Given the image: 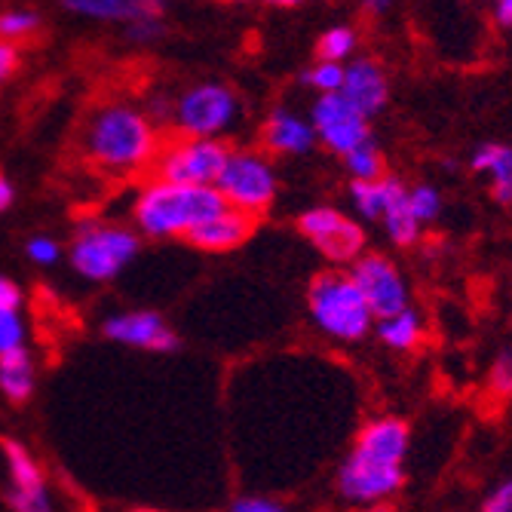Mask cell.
<instances>
[{"label":"cell","instance_id":"obj_39","mask_svg":"<svg viewBox=\"0 0 512 512\" xmlns=\"http://www.w3.org/2000/svg\"><path fill=\"white\" fill-rule=\"evenodd\" d=\"M16 200V184L0 172V212H7Z\"/></svg>","mask_w":512,"mask_h":512},{"label":"cell","instance_id":"obj_29","mask_svg":"<svg viewBox=\"0 0 512 512\" xmlns=\"http://www.w3.org/2000/svg\"><path fill=\"white\" fill-rule=\"evenodd\" d=\"M25 338H28V329L19 310H0V356L22 350Z\"/></svg>","mask_w":512,"mask_h":512},{"label":"cell","instance_id":"obj_12","mask_svg":"<svg viewBox=\"0 0 512 512\" xmlns=\"http://www.w3.org/2000/svg\"><path fill=\"white\" fill-rule=\"evenodd\" d=\"M102 335L114 344L151 350V353H172L178 350V335L166 325L157 310H129L114 313L102 322Z\"/></svg>","mask_w":512,"mask_h":512},{"label":"cell","instance_id":"obj_19","mask_svg":"<svg viewBox=\"0 0 512 512\" xmlns=\"http://www.w3.org/2000/svg\"><path fill=\"white\" fill-rule=\"evenodd\" d=\"M62 7L83 19L117 22V25H132L151 16H163V7L148 4V0H65Z\"/></svg>","mask_w":512,"mask_h":512},{"label":"cell","instance_id":"obj_1","mask_svg":"<svg viewBox=\"0 0 512 512\" xmlns=\"http://www.w3.org/2000/svg\"><path fill=\"white\" fill-rule=\"evenodd\" d=\"M163 142L157 123L135 105H102L89 117L83 132V151L92 166L111 175H138L154 166Z\"/></svg>","mask_w":512,"mask_h":512},{"label":"cell","instance_id":"obj_14","mask_svg":"<svg viewBox=\"0 0 512 512\" xmlns=\"http://www.w3.org/2000/svg\"><path fill=\"white\" fill-rule=\"evenodd\" d=\"M261 145L276 157H307L319 142L310 117L295 108H273L261 123Z\"/></svg>","mask_w":512,"mask_h":512},{"label":"cell","instance_id":"obj_8","mask_svg":"<svg viewBox=\"0 0 512 512\" xmlns=\"http://www.w3.org/2000/svg\"><path fill=\"white\" fill-rule=\"evenodd\" d=\"M298 234L332 264L350 267L365 249V227L335 206H310L298 215Z\"/></svg>","mask_w":512,"mask_h":512},{"label":"cell","instance_id":"obj_42","mask_svg":"<svg viewBox=\"0 0 512 512\" xmlns=\"http://www.w3.org/2000/svg\"><path fill=\"white\" fill-rule=\"evenodd\" d=\"M129 512H163V509H151V506H135V509H129Z\"/></svg>","mask_w":512,"mask_h":512},{"label":"cell","instance_id":"obj_17","mask_svg":"<svg viewBox=\"0 0 512 512\" xmlns=\"http://www.w3.org/2000/svg\"><path fill=\"white\" fill-rule=\"evenodd\" d=\"M384 184H387V203H384V215H381V224L387 230V237L408 249L414 243H421V221L411 215V206H408V184L399 178V175H384Z\"/></svg>","mask_w":512,"mask_h":512},{"label":"cell","instance_id":"obj_2","mask_svg":"<svg viewBox=\"0 0 512 512\" xmlns=\"http://www.w3.org/2000/svg\"><path fill=\"white\" fill-rule=\"evenodd\" d=\"M224 209L227 203L215 188H184V184L148 178L135 194L132 221L138 237L188 240L197 227H203Z\"/></svg>","mask_w":512,"mask_h":512},{"label":"cell","instance_id":"obj_16","mask_svg":"<svg viewBox=\"0 0 512 512\" xmlns=\"http://www.w3.org/2000/svg\"><path fill=\"white\" fill-rule=\"evenodd\" d=\"M255 227H258V218L243 215L237 209H224L221 215H215L212 221L197 227L188 237V243L203 252H234V249L246 246V240H252Z\"/></svg>","mask_w":512,"mask_h":512},{"label":"cell","instance_id":"obj_10","mask_svg":"<svg viewBox=\"0 0 512 512\" xmlns=\"http://www.w3.org/2000/svg\"><path fill=\"white\" fill-rule=\"evenodd\" d=\"M405 485V467L381 463L350 451L338 470V494L353 506H378L387 503Z\"/></svg>","mask_w":512,"mask_h":512},{"label":"cell","instance_id":"obj_7","mask_svg":"<svg viewBox=\"0 0 512 512\" xmlns=\"http://www.w3.org/2000/svg\"><path fill=\"white\" fill-rule=\"evenodd\" d=\"M230 157L224 142H209V138H175L166 142L151 166L154 178L169 184H184V188H215L221 169Z\"/></svg>","mask_w":512,"mask_h":512},{"label":"cell","instance_id":"obj_13","mask_svg":"<svg viewBox=\"0 0 512 512\" xmlns=\"http://www.w3.org/2000/svg\"><path fill=\"white\" fill-rule=\"evenodd\" d=\"M341 96L365 117H378L387 102H390V77L381 68V62L375 59H353L344 65V86H341Z\"/></svg>","mask_w":512,"mask_h":512},{"label":"cell","instance_id":"obj_27","mask_svg":"<svg viewBox=\"0 0 512 512\" xmlns=\"http://www.w3.org/2000/svg\"><path fill=\"white\" fill-rule=\"evenodd\" d=\"M301 83L310 86L319 96H335L344 86V65H332V62H313L310 68H304Z\"/></svg>","mask_w":512,"mask_h":512},{"label":"cell","instance_id":"obj_4","mask_svg":"<svg viewBox=\"0 0 512 512\" xmlns=\"http://www.w3.org/2000/svg\"><path fill=\"white\" fill-rule=\"evenodd\" d=\"M138 252H142V237L132 227L83 218L74 227L68 258L74 273H80L89 283H111L138 258Z\"/></svg>","mask_w":512,"mask_h":512},{"label":"cell","instance_id":"obj_37","mask_svg":"<svg viewBox=\"0 0 512 512\" xmlns=\"http://www.w3.org/2000/svg\"><path fill=\"white\" fill-rule=\"evenodd\" d=\"M22 307V289L16 279L0 273V310H19Z\"/></svg>","mask_w":512,"mask_h":512},{"label":"cell","instance_id":"obj_11","mask_svg":"<svg viewBox=\"0 0 512 512\" xmlns=\"http://www.w3.org/2000/svg\"><path fill=\"white\" fill-rule=\"evenodd\" d=\"M307 117L313 123L316 142L341 160L371 138V120H365L341 92H335V96H316Z\"/></svg>","mask_w":512,"mask_h":512},{"label":"cell","instance_id":"obj_36","mask_svg":"<svg viewBox=\"0 0 512 512\" xmlns=\"http://www.w3.org/2000/svg\"><path fill=\"white\" fill-rule=\"evenodd\" d=\"M19 65H22V53H19V46H13V43H4V40H0V86H4L7 80H13V77H16Z\"/></svg>","mask_w":512,"mask_h":512},{"label":"cell","instance_id":"obj_23","mask_svg":"<svg viewBox=\"0 0 512 512\" xmlns=\"http://www.w3.org/2000/svg\"><path fill=\"white\" fill-rule=\"evenodd\" d=\"M356 46H359V37L350 25H332L316 40V62L347 65V62H353Z\"/></svg>","mask_w":512,"mask_h":512},{"label":"cell","instance_id":"obj_32","mask_svg":"<svg viewBox=\"0 0 512 512\" xmlns=\"http://www.w3.org/2000/svg\"><path fill=\"white\" fill-rule=\"evenodd\" d=\"M25 255H28V261L37 264V267H53V264H59V258H62V246H59V240H53V237L37 234V237L28 240Z\"/></svg>","mask_w":512,"mask_h":512},{"label":"cell","instance_id":"obj_31","mask_svg":"<svg viewBox=\"0 0 512 512\" xmlns=\"http://www.w3.org/2000/svg\"><path fill=\"white\" fill-rule=\"evenodd\" d=\"M7 503L13 512H56L53 497L46 488H40V491H7Z\"/></svg>","mask_w":512,"mask_h":512},{"label":"cell","instance_id":"obj_24","mask_svg":"<svg viewBox=\"0 0 512 512\" xmlns=\"http://www.w3.org/2000/svg\"><path fill=\"white\" fill-rule=\"evenodd\" d=\"M344 169L350 172V181H381L387 175V160L375 138H368L344 157Z\"/></svg>","mask_w":512,"mask_h":512},{"label":"cell","instance_id":"obj_9","mask_svg":"<svg viewBox=\"0 0 512 512\" xmlns=\"http://www.w3.org/2000/svg\"><path fill=\"white\" fill-rule=\"evenodd\" d=\"M347 273L353 276V283L362 292V298H365L371 316H375V322L387 319V316H396V313L411 307L408 279H405V273L399 270V264L390 255L365 252L359 261H353L347 267Z\"/></svg>","mask_w":512,"mask_h":512},{"label":"cell","instance_id":"obj_22","mask_svg":"<svg viewBox=\"0 0 512 512\" xmlns=\"http://www.w3.org/2000/svg\"><path fill=\"white\" fill-rule=\"evenodd\" d=\"M34 359L28 353V347L0 356V393H4L10 402L22 405L34 396Z\"/></svg>","mask_w":512,"mask_h":512},{"label":"cell","instance_id":"obj_18","mask_svg":"<svg viewBox=\"0 0 512 512\" xmlns=\"http://www.w3.org/2000/svg\"><path fill=\"white\" fill-rule=\"evenodd\" d=\"M470 169L488 178V191L500 206H512V148L485 142L470 154Z\"/></svg>","mask_w":512,"mask_h":512},{"label":"cell","instance_id":"obj_41","mask_svg":"<svg viewBox=\"0 0 512 512\" xmlns=\"http://www.w3.org/2000/svg\"><path fill=\"white\" fill-rule=\"evenodd\" d=\"M365 10H368V13H381V10H387V4H368Z\"/></svg>","mask_w":512,"mask_h":512},{"label":"cell","instance_id":"obj_38","mask_svg":"<svg viewBox=\"0 0 512 512\" xmlns=\"http://www.w3.org/2000/svg\"><path fill=\"white\" fill-rule=\"evenodd\" d=\"M491 16H494L497 28L512 31V0H497V4L491 7Z\"/></svg>","mask_w":512,"mask_h":512},{"label":"cell","instance_id":"obj_30","mask_svg":"<svg viewBox=\"0 0 512 512\" xmlns=\"http://www.w3.org/2000/svg\"><path fill=\"white\" fill-rule=\"evenodd\" d=\"M488 390L500 399H512V350H503L488 371Z\"/></svg>","mask_w":512,"mask_h":512},{"label":"cell","instance_id":"obj_34","mask_svg":"<svg viewBox=\"0 0 512 512\" xmlns=\"http://www.w3.org/2000/svg\"><path fill=\"white\" fill-rule=\"evenodd\" d=\"M166 34V25H163V16H151V19H142V22H132L126 25V40L129 43H154Z\"/></svg>","mask_w":512,"mask_h":512},{"label":"cell","instance_id":"obj_40","mask_svg":"<svg viewBox=\"0 0 512 512\" xmlns=\"http://www.w3.org/2000/svg\"><path fill=\"white\" fill-rule=\"evenodd\" d=\"M368 512H393L387 503H378V506H368Z\"/></svg>","mask_w":512,"mask_h":512},{"label":"cell","instance_id":"obj_3","mask_svg":"<svg viewBox=\"0 0 512 512\" xmlns=\"http://www.w3.org/2000/svg\"><path fill=\"white\" fill-rule=\"evenodd\" d=\"M307 310L316 329L341 344H359L375 332V316H371L362 292L356 289L353 276L341 267L319 270L307 286Z\"/></svg>","mask_w":512,"mask_h":512},{"label":"cell","instance_id":"obj_6","mask_svg":"<svg viewBox=\"0 0 512 512\" xmlns=\"http://www.w3.org/2000/svg\"><path fill=\"white\" fill-rule=\"evenodd\" d=\"M215 191L221 194L227 209L261 218L279 194V178H276L273 163L264 154L246 151V148L243 151L230 148L221 178L215 181Z\"/></svg>","mask_w":512,"mask_h":512},{"label":"cell","instance_id":"obj_20","mask_svg":"<svg viewBox=\"0 0 512 512\" xmlns=\"http://www.w3.org/2000/svg\"><path fill=\"white\" fill-rule=\"evenodd\" d=\"M0 451H4L7 470H10V491H40L46 488V476L40 470L37 457L31 448L19 439H0Z\"/></svg>","mask_w":512,"mask_h":512},{"label":"cell","instance_id":"obj_26","mask_svg":"<svg viewBox=\"0 0 512 512\" xmlns=\"http://www.w3.org/2000/svg\"><path fill=\"white\" fill-rule=\"evenodd\" d=\"M43 19L40 13L34 10H4L0 13V40L4 43H19V40H28L40 31Z\"/></svg>","mask_w":512,"mask_h":512},{"label":"cell","instance_id":"obj_25","mask_svg":"<svg viewBox=\"0 0 512 512\" xmlns=\"http://www.w3.org/2000/svg\"><path fill=\"white\" fill-rule=\"evenodd\" d=\"M387 203V184L381 181H350V206L365 221H381Z\"/></svg>","mask_w":512,"mask_h":512},{"label":"cell","instance_id":"obj_15","mask_svg":"<svg viewBox=\"0 0 512 512\" xmlns=\"http://www.w3.org/2000/svg\"><path fill=\"white\" fill-rule=\"evenodd\" d=\"M408 445H411V430L405 421H399V417H371L368 424L359 427L350 451L402 467L408 457Z\"/></svg>","mask_w":512,"mask_h":512},{"label":"cell","instance_id":"obj_21","mask_svg":"<svg viewBox=\"0 0 512 512\" xmlns=\"http://www.w3.org/2000/svg\"><path fill=\"white\" fill-rule=\"evenodd\" d=\"M375 335L384 347L396 350V353H408L414 350L417 344L424 341V319L414 307L396 313V316H387V319H378L375 322Z\"/></svg>","mask_w":512,"mask_h":512},{"label":"cell","instance_id":"obj_35","mask_svg":"<svg viewBox=\"0 0 512 512\" xmlns=\"http://www.w3.org/2000/svg\"><path fill=\"white\" fill-rule=\"evenodd\" d=\"M479 512H512V476L503 479L485 500Z\"/></svg>","mask_w":512,"mask_h":512},{"label":"cell","instance_id":"obj_33","mask_svg":"<svg viewBox=\"0 0 512 512\" xmlns=\"http://www.w3.org/2000/svg\"><path fill=\"white\" fill-rule=\"evenodd\" d=\"M227 512H289V506L273 497H261V494H240L227 506Z\"/></svg>","mask_w":512,"mask_h":512},{"label":"cell","instance_id":"obj_5","mask_svg":"<svg viewBox=\"0 0 512 512\" xmlns=\"http://www.w3.org/2000/svg\"><path fill=\"white\" fill-rule=\"evenodd\" d=\"M243 102L234 89L218 80H203L181 92L172 105V126L181 138H209L221 142V135L237 126Z\"/></svg>","mask_w":512,"mask_h":512},{"label":"cell","instance_id":"obj_28","mask_svg":"<svg viewBox=\"0 0 512 512\" xmlns=\"http://www.w3.org/2000/svg\"><path fill=\"white\" fill-rule=\"evenodd\" d=\"M408 206H411V215L421 221V227L424 224H430V221H436L439 215H442V194L433 188V184H411L408 188Z\"/></svg>","mask_w":512,"mask_h":512}]
</instances>
